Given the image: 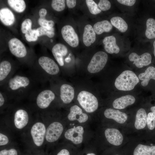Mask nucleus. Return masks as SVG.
I'll return each mask as SVG.
<instances>
[{"label":"nucleus","instance_id":"obj_1","mask_svg":"<svg viewBox=\"0 0 155 155\" xmlns=\"http://www.w3.org/2000/svg\"><path fill=\"white\" fill-rule=\"evenodd\" d=\"M40 84L29 73L26 74L16 72L0 87V90L9 98H20L30 96Z\"/></svg>","mask_w":155,"mask_h":155},{"label":"nucleus","instance_id":"obj_2","mask_svg":"<svg viewBox=\"0 0 155 155\" xmlns=\"http://www.w3.org/2000/svg\"><path fill=\"white\" fill-rule=\"evenodd\" d=\"M37 65L33 66L30 73L40 84H45L50 77L57 75L59 67L52 59L46 56L40 57Z\"/></svg>","mask_w":155,"mask_h":155},{"label":"nucleus","instance_id":"obj_3","mask_svg":"<svg viewBox=\"0 0 155 155\" xmlns=\"http://www.w3.org/2000/svg\"><path fill=\"white\" fill-rule=\"evenodd\" d=\"M139 82L138 78L133 71L126 70L117 77L114 84L117 89L128 91L133 89Z\"/></svg>","mask_w":155,"mask_h":155},{"label":"nucleus","instance_id":"obj_4","mask_svg":"<svg viewBox=\"0 0 155 155\" xmlns=\"http://www.w3.org/2000/svg\"><path fill=\"white\" fill-rule=\"evenodd\" d=\"M32 94L36 96V103L37 106L43 109L49 106L56 96L53 90L45 88H38Z\"/></svg>","mask_w":155,"mask_h":155},{"label":"nucleus","instance_id":"obj_5","mask_svg":"<svg viewBox=\"0 0 155 155\" xmlns=\"http://www.w3.org/2000/svg\"><path fill=\"white\" fill-rule=\"evenodd\" d=\"M77 100L81 106L88 113L94 112L98 108L97 98L89 92L83 90L80 92L78 95Z\"/></svg>","mask_w":155,"mask_h":155},{"label":"nucleus","instance_id":"obj_6","mask_svg":"<svg viewBox=\"0 0 155 155\" xmlns=\"http://www.w3.org/2000/svg\"><path fill=\"white\" fill-rule=\"evenodd\" d=\"M108 58L107 54L104 51H99L96 52L92 57L88 65V71L92 73L100 72L105 67Z\"/></svg>","mask_w":155,"mask_h":155},{"label":"nucleus","instance_id":"obj_7","mask_svg":"<svg viewBox=\"0 0 155 155\" xmlns=\"http://www.w3.org/2000/svg\"><path fill=\"white\" fill-rule=\"evenodd\" d=\"M61 32L62 38L69 46L76 48L79 46V37L73 25L68 24L64 25L61 28Z\"/></svg>","mask_w":155,"mask_h":155},{"label":"nucleus","instance_id":"obj_8","mask_svg":"<svg viewBox=\"0 0 155 155\" xmlns=\"http://www.w3.org/2000/svg\"><path fill=\"white\" fill-rule=\"evenodd\" d=\"M17 71V68L7 60L0 63V86L4 84Z\"/></svg>","mask_w":155,"mask_h":155},{"label":"nucleus","instance_id":"obj_9","mask_svg":"<svg viewBox=\"0 0 155 155\" xmlns=\"http://www.w3.org/2000/svg\"><path fill=\"white\" fill-rule=\"evenodd\" d=\"M8 46L11 53L19 59H23L27 55L26 49L23 43L19 39L14 38L10 39Z\"/></svg>","mask_w":155,"mask_h":155},{"label":"nucleus","instance_id":"obj_10","mask_svg":"<svg viewBox=\"0 0 155 155\" xmlns=\"http://www.w3.org/2000/svg\"><path fill=\"white\" fill-rule=\"evenodd\" d=\"M45 125L43 123L38 122L32 127L31 134L34 144L40 146L43 144L46 132Z\"/></svg>","mask_w":155,"mask_h":155},{"label":"nucleus","instance_id":"obj_11","mask_svg":"<svg viewBox=\"0 0 155 155\" xmlns=\"http://www.w3.org/2000/svg\"><path fill=\"white\" fill-rule=\"evenodd\" d=\"M63 129V125L59 122H55L51 124L46 131V140L50 142L57 140L61 135Z\"/></svg>","mask_w":155,"mask_h":155},{"label":"nucleus","instance_id":"obj_12","mask_svg":"<svg viewBox=\"0 0 155 155\" xmlns=\"http://www.w3.org/2000/svg\"><path fill=\"white\" fill-rule=\"evenodd\" d=\"M82 39L83 44L86 47H90L95 42L96 34L91 24H86L84 26Z\"/></svg>","mask_w":155,"mask_h":155},{"label":"nucleus","instance_id":"obj_13","mask_svg":"<svg viewBox=\"0 0 155 155\" xmlns=\"http://www.w3.org/2000/svg\"><path fill=\"white\" fill-rule=\"evenodd\" d=\"M152 56L148 53L139 55L134 52L131 53L129 56V60L137 68H142L150 65L152 62Z\"/></svg>","mask_w":155,"mask_h":155},{"label":"nucleus","instance_id":"obj_14","mask_svg":"<svg viewBox=\"0 0 155 155\" xmlns=\"http://www.w3.org/2000/svg\"><path fill=\"white\" fill-rule=\"evenodd\" d=\"M52 54L59 65L61 67L64 65V58L68 53V49L64 44L57 43L52 47Z\"/></svg>","mask_w":155,"mask_h":155},{"label":"nucleus","instance_id":"obj_15","mask_svg":"<svg viewBox=\"0 0 155 155\" xmlns=\"http://www.w3.org/2000/svg\"><path fill=\"white\" fill-rule=\"evenodd\" d=\"M84 132L83 127L79 126L68 129L65 132L64 135L66 139L77 144L82 142Z\"/></svg>","mask_w":155,"mask_h":155},{"label":"nucleus","instance_id":"obj_16","mask_svg":"<svg viewBox=\"0 0 155 155\" xmlns=\"http://www.w3.org/2000/svg\"><path fill=\"white\" fill-rule=\"evenodd\" d=\"M104 134L107 141L111 144L119 146L123 143V137L118 129L113 128H108L106 129Z\"/></svg>","mask_w":155,"mask_h":155},{"label":"nucleus","instance_id":"obj_17","mask_svg":"<svg viewBox=\"0 0 155 155\" xmlns=\"http://www.w3.org/2000/svg\"><path fill=\"white\" fill-rule=\"evenodd\" d=\"M75 95L73 88L69 84H63L59 88V95L61 100L65 104L70 103L73 99Z\"/></svg>","mask_w":155,"mask_h":155},{"label":"nucleus","instance_id":"obj_18","mask_svg":"<svg viewBox=\"0 0 155 155\" xmlns=\"http://www.w3.org/2000/svg\"><path fill=\"white\" fill-rule=\"evenodd\" d=\"M68 118L70 121L77 120L82 123L88 120V116L87 114L83 113L81 108L79 106L74 105L70 108Z\"/></svg>","mask_w":155,"mask_h":155},{"label":"nucleus","instance_id":"obj_19","mask_svg":"<svg viewBox=\"0 0 155 155\" xmlns=\"http://www.w3.org/2000/svg\"><path fill=\"white\" fill-rule=\"evenodd\" d=\"M102 43L104 49L107 53L117 54L119 53L120 49L117 43L116 39L114 36L111 35L105 37L102 40Z\"/></svg>","mask_w":155,"mask_h":155},{"label":"nucleus","instance_id":"obj_20","mask_svg":"<svg viewBox=\"0 0 155 155\" xmlns=\"http://www.w3.org/2000/svg\"><path fill=\"white\" fill-rule=\"evenodd\" d=\"M104 115L106 118L113 119L120 124L124 123L128 118L127 115L125 113L119 110L111 108L106 109L104 111Z\"/></svg>","mask_w":155,"mask_h":155},{"label":"nucleus","instance_id":"obj_21","mask_svg":"<svg viewBox=\"0 0 155 155\" xmlns=\"http://www.w3.org/2000/svg\"><path fill=\"white\" fill-rule=\"evenodd\" d=\"M28 112L23 109H18L15 112L14 116V123L18 129H22L27 124L28 121Z\"/></svg>","mask_w":155,"mask_h":155},{"label":"nucleus","instance_id":"obj_22","mask_svg":"<svg viewBox=\"0 0 155 155\" xmlns=\"http://www.w3.org/2000/svg\"><path fill=\"white\" fill-rule=\"evenodd\" d=\"M135 101V98L132 95H127L121 96L115 100L113 103L114 108L122 109L132 105Z\"/></svg>","mask_w":155,"mask_h":155},{"label":"nucleus","instance_id":"obj_23","mask_svg":"<svg viewBox=\"0 0 155 155\" xmlns=\"http://www.w3.org/2000/svg\"><path fill=\"white\" fill-rule=\"evenodd\" d=\"M0 20L4 25L9 26L13 24L15 18L13 13L9 9L4 7L0 10Z\"/></svg>","mask_w":155,"mask_h":155},{"label":"nucleus","instance_id":"obj_24","mask_svg":"<svg viewBox=\"0 0 155 155\" xmlns=\"http://www.w3.org/2000/svg\"><path fill=\"white\" fill-rule=\"evenodd\" d=\"M113 26L110 22L106 20L97 22L93 26L94 31L97 35L110 32L112 30Z\"/></svg>","mask_w":155,"mask_h":155},{"label":"nucleus","instance_id":"obj_25","mask_svg":"<svg viewBox=\"0 0 155 155\" xmlns=\"http://www.w3.org/2000/svg\"><path fill=\"white\" fill-rule=\"evenodd\" d=\"M147 115L145 110L143 108L139 109L137 111L134 125L137 129L145 127L147 123Z\"/></svg>","mask_w":155,"mask_h":155},{"label":"nucleus","instance_id":"obj_26","mask_svg":"<svg viewBox=\"0 0 155 155\" xmlns=\"http://www.w3.org/2000/svg\"><path fill=\"white\" fill-rule=\"evenodd\" d=\"M138 78L142 81L141 84L142 86H147L151 79L155 80V68L152 66L148 67L144 72L139 75Z\"/></svg>","mask_w":155,"mask_h":155},{"label":"nucleus","instance_id":"obj_27","mask_svg":"<svg viewBox=\"0 0 155 155\" xmlns=\"http://www.w3.org/2000/svg\"><path fill=\"white\" fill-rule=\"evenodd\" d=\"M133 155H155V146L139 144L134 148Z\"/></svg>","mask_w":155,"mask_h":155},{"label":"nucleus","instance_id":"obj_28","mask_svg":"<svg viewBox=\"0 0 155 155\" xmlns=\"http://www.w3.org/2000/svg\"><path fill=\"white\" fill-rule=\"evenodd\" d=\"M110 22L113 26L121 32H126L128 29V25L126 22L120 16H115L112 17Z\"/></svg>","mask_w":155,"mask_h":155},{"label":"nucleus","instance_id":"obj_29","mask_svg":"<svg viewBox=\"0 0 155 155\" xmlns=\"http://www.w3.org/2000/svg\"><path fill=\"white\" fill-rule=\"evenodd\" d=\"M145 34L150 39L155 38V20L152 18L148 19L146 22Z\"/></svg>","mask_w":155,"mask_h":155},{"label":"nucleus","instance_id":"obj_30","mask_svg":"<svg viewBox=\"0 0 155 155\" xmlns=\"http://www.w3.org/2000/svg\"><path fill=\"white\" fill-rule=\"evenodd\" d=\"M7 2L9 6L17 12L22 13L26 8V4L23 0H8Z\"/></svg>","mask_w":155,"mask_h":155},{"label":"nucleus","instance_id":"obj_31","mask_svg":"<svg viewBox=\"0 0 155 155\" xmlns=\"http://www.w3.org/2000/svg\"><path fill=\"white\" fill-rule=\"evenodd\" d=\"M36 31L38 37L45 35L49 38H52L55 35V29L53 27L47 28L40 26L36 29Z\"/></svg>","mask_w":155,"mask_h":155},{"label":"nucleus","instance_id":"obj_32","mask_svg":"<svg viewBox=\"0 0 155 155\" xmlns=\"http://www.w3.org/2000/svg\"><path fill=\"white\" fill-rule=\"evenodd\" d=\"M86 5L90 12L93 15L100 13L102 11L99 8L98 4L93 0L85 1Z\"/></svg>","mask_w":155,"mask_h":155},{"label":"nucleus","instance_id":"obj_33","mask_svg":"<svg viewBox=\"0 0 155 155\" xmlns=\"http://www.w3.org/2000/svg\"><path fill=\"white\" fill-rule=\"evenodd\" d=\"M65 1L64 0H53L51 6L53 9L57 12L63 11L65 7Z\"/></svg>","mask_w":155,"mask_h":155},{"label":"nucleus","instance_id":"obj_34","mask_svg":"<svg viewBox=\"0 0 155 155\" xmlns=\"http://www.w3.org/2000/svg\"><path fill=\"white\" fill-rule=\"evenodd\" d=\"M32 22L29 18L25 20L22 22L21 26V30L22 32L26 34L32 29Z\"/></svg>","mask_w":155,"mask_h":155},{"label":"nucleus","instance_id":"obj_35","mask_svg":"<svg viewBox=\"0 0 155 155\" xmlns=\"http://www.w3.org/2000/svg\"><path fill=\"white\" fill-rule=\"evenodd\" d=\"M38 22V24L41 26L47 28L53 27L54 26V22L52 20H47L45 17H40Z\"/></svg>","mask_w":155,"mask_h":155},{"label":"nucleus","instance_id":"obj_36","mask_svg":"<svg viewBox=\"0 0 155 155\" xmlns=\"http://www.w3.org/2000/svg\"><path fill=\"white\" fill-rule=\"evenodd\" d=\"M147 124L148 128L153 130L155 127V113L150 112L147 115Z\"/></svg>","mask_w":155,"mask_h":155},{"label":"nucleus","instance_id":"obj_37","mask_svg":"<svg viewBox=\"0 0 155 155\" xmlns=\"http://www.w3.org/2000/svg\"><path fill=\"white\" fill-rule=\"evenodd\" d=\"M25 36L26 40L29 42L36 41L38 39L36 29H32L27 33L25 34Z\"/></svg>","mask_w":155,"mask_h":155},{"label":"nucleus","instance_id":"obj_38","mask_svg":"<svg viewBox=\"0 0 155 155\" xmlns=\"http://www.w3.org/2000/svg\"><path fill=\"white\" fill-rule=\"evenodd\" d=\"M98 6L102 11H106L109 10L111 8V4L108 0H100L99 1Z\"/></svg>","mask_w":155,"mask_h":155},{"label":"nucleus","instance_id":"obj_39","mask_svg":"<svg viewBox=\"0 0 155 155\" xmlns=\"http://www.w3.org/2000/svg\"><path fill=\"white\" fill-rule=\"evenodd\" d=\"M0 155H18V152L17 150L14 148L8 150L4 149L0 151Z\"/></svg>","mask_w":155,"mask_h":155},{"label":"nucleus","instance_id":"obj_40","mask_svg":"<svg viewBox=\"0 0 155 155\" xmlns=\"http://www.w3.org/2000/svg\"><path fill=\"white\" fill-rule=\"evenodd\" d=\"M117 1L121 4L129 6L134 5L136 1L135 0H117Z\"/></svg>","mask_w":155,"mask_h":155},{"label":"nucleus","instance_id":"obj_41","mask_svg":"<svg viewBox=\"0 0 155 155\" xmlns=\"http://www.w3.org/2000/svg\"><path fill=\"white\" fill-rule=\"evenodd\" d=\"M9 142L8 137L5 135L0 133V146H2L7 144Z\"/></svg>","mask_w":155,"mask_h":155},{"label":"nucleus","instance_id":"obj_42","mask_svg":"<svg viewBox=\"0 0 155 155\" xmlns=\"http://www.w3.org/2000/svg\"><path fill=\"white\" fill-rule=\"evenodd\" d=\"M65 2L67 7L70 9L74 8L77 4V1L75 0H66Z\"/></svg>","mask_w":155,"mask_h":155},{"label":"nucleus","instance_id":"obj_43","mask_svg":"<svg viewBox=\"0 0 155 155\" xmlns=\"http://www.w3.org/2000/svg\"><path fill=\"white\" fill-rule=\"evenodd\" d=\"M47 13V10L46 9L43 8L41 9L39 12L40 17H45Z\"/></svg>","mask_w":155,"mask_h":155},{"label":"nucleus","instance_id":"obj_44","mask_svg":"<svg viewBox=\"0 0 155 155\" xmlns=\"http://www.w3.org/2000/svg\"><path fill=\"white\" fill-rule=\"evenodd\" d=\"M57 155H70L69 151L66 149H63L61 150Z\"/></svg>","mask_w":155,"mask_h":155},{"label":"nucleus","instance_id":"obj_45","mask_svg":"<svg viewBox=\"0 0 155 155\" xmlns=\"http://www.w3.org/2000/svg\"><path fill=\"white\" fill-rule=\"evenodd\" d=\"M150 110L152 112L155 113V106L151 107Z\"/></svg>","mask_w":155,"mask_h":155},{"label":"nucleus","instance_id":"obj_46","mask_svg":"<svg viewBox=\"0 0 155 155\" xmlns=\"http://www.w3.org/2000/svg\"><path fill=\"white\" fill-rule=\"evenodd\" d=\"M153 45L154 48V54L155 57V40L153 42Z\"/></svg>","mask_w":155,"mask_h":155},{"label":"nucleus","instance_id":"obj_47","mask_svg":"<svg viewBox=\"0 0 155 155\" xmlns=\"http://www.w3.org/2000/svg\"><path fill=\"white\" fill-rule=\"evenodd\" d=\"M86 155H96L94 153H88Z\"/></svg>","mask_w":155,"mask_h":155},{"label":"nucleus","instance_id":"obj_48","mask_svg":"<svg viewBox=\"0 0 155 155\" xmlns=\"http://www.w3.org/2000/svg\"><path fill=\"white\" fill-rule=\"evenodd\" d=\"M115 155H120L119 154H115Z\"/></svg>","mask_w":155,"mask_h":155}]
</instances>
